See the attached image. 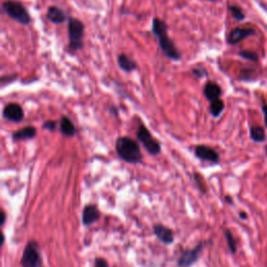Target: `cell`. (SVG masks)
Wrapping results in <instances>:
<instances>
[{"label":"cell","instance_id":"1","mask_svg":"<svg viewBox=\"0 0 267 267\" xmlns=\"http://www.w3.org/2000/svg\"><path fill=\"white\" fill-rule=\"evenodd\" d=\"M151 30L159 41V47L162 53L172 61H179L182 59V54L176 46V44L168 36V25L165 21L159 18H153L151 24Z\"/></svg>","mask_w":267,"mask_h":267},{"label":"cell","instance_id":"2","mask_svg":"<svg viewBox=\"0 0 267 267\" xmlns=\"http://www.w3.org/2000/svg\"><path fill=\"white\" fill-rule=\"evenodd\" d=\"M115 148L118 157L130 164H138L143 159L139 144L130 137L121 136L117 138Z\"/></svg>","mask_w":267,"mask_h":267},{"label":"cell","instance_id":"3","mask_svg":"<svg viewBox=\"0 0 267 267\" xmlns=\"http://www.w3.org/2000/svg\"><path fill=\"white\" fill-rule=\"evenodd\" d=\"M2 10L10 18L22 25H30L31 23V17L28 8L19 1L5 0L2 3Z\"/></svg>","mask_w":267,"mask_h":267},{"label":"cell","instance_id":"4","mask_svg":"<svg viewBox=\"0 0 267 267\" xmlns=\"http://www.w3.org/2000/svg\"><path fill=\"white\" fill-rule=\"evenodd\" d=\"M84 23L76 18L68 19V41L69 47L72 50L79 51L84 47Z\"/></svg>","mask_w":267,"mask_h":267},{"label":"cell","instance_id":"5","mask_svg":"<svg viewBox=\"0 0 267 267\" xmlns=\"http://www.w3.org/2000/svg\"><path fill=\"white\" fill-rule=\"evenodd\" d=\"M137 138L145 150L151 156H158L161 153V143L154 138L143 123L139 124L137 131Z\"/></svg>","mask_w":267,"mask_h":267},{"label":"cell","instance_id":"6","mask_svg":"<svg viewBox=\"0 0 267 267\" xmlns=\"http://www.w3.org/2000/svg\"><path fill=\"white\" fill-rule=\"evenodd\" d=\"M21 267H42L43 260L40 254V247L36 241L30 240L25 246L20 261Z\"/></svg>","mask_w":267,"mask_h":267},{"label":"cell","instance_id":"7","mask_svg":"<svg viewBox=\"0 0 267 267\" xmlns=\"http://www.w3.org/2000/svg\"><path fill=\"white\" fill-rule=\"evenodd\" d=\"M210 241H202L195 247L185 249L178 259V267H191L200 260L203 249Z\"/></svg>","mask_w":267,"mask_h":267},{"label":"cell","instance_id":"8","mask_svg":"<svg viewBox=\"0 0 267 267\" xmlns=\"http://www.w3.org/2000/svg\"><path fill=\"white\" fill-rule=\"evenodd\" d=\"M194 153L196 158L205 162H210L212 164H218L220 161L219 153L208 145H197L194 149Z\"/></svg>","mask_w":267,"mask_h":267},{"label":"cell","instance_id":"9","mask_svg":"<svg viewBox=\"0 0 267 267\" xmlns=\"http://www.w3.org/2000/svg\"><path fill=\"white\" fill-rule=\"evenodd\" d=\"M2 116L4 119L12 122H21L24 118L23 109L18 103L11 102L3 109Z\"/></svg>","mask_w":267,"mask_h":267},{"label":"cell","instance_id":"10","mask_svg":"<svg viewBox=\"0 0 267 267\" xmlns=\"http://www.w3.org/2000/svg\"><path fill=\"white\" fill-rule=\"evenodd\" d=\"M153 234L163 244L170 245L175 242V233L170 228L163 226L161 223H156L152 228Z\"/></svg>","mask_w":267,"mask_h":267},{"label":"cell","instance_id":"11","mask_svg":"<svg viewBox=\"0 0 267 267\" xmlns=\"http://www.w3.org/2000/svg\"><path fill=\"white\" fill-rule=\"evenodd\" d=\"M256 30L252 28H236L232 30L227 38V41L230 45H236L242 40L254 36Z\"/></svg>","mask_w":267,"mask_h":267},{"label":"cell","instance_id":"12","mask_svg":"<svg viewBox=\"0 0 267 267\" xmlns=\"http://www.w3.org/2000/svg\"><path fill=\"white\" fill-rule=\"evenodd\" d=\"M100 212L97 208L96 205L94 204H89L84 208L83 214H82V221L83 225L85 227H89L93 223H95L96 221L99 220L100 218Z\"/></svg>","mask_w":267,"mask_h":267},{"label":"cell","instance_id":"13","mask_svg":"<svg viewBox=\"0 0 267 267\" xmlns=\"http://www.w3.org/2000/svg\"><path fill=\"white\" fill-rule=\"evenodd\" d=\"M37 136V128L34 126L29 125L20 128L12 134V138L14 141H24V140H31Z\"/></svg>","mask_w":267,"mask_h":267},{"label":"cell","instance_id":"14","mask_svg":"<svg viewBox=\"0 0 267 267\" xmlns=\"http://www.w3.org/2000/svg\"><path fill=\"white\" fill-rule=\"evenodd\" d=\"M46 17L47 19L54 24H62L67 20L66 13L62 10V8H59V6L56 5H51L48 7Z\"/></svg>","mask_w":267,"mask_h":267},{"label":"cell","instance_id":"15","mask_svg":"<svg viewBox=\"0 0 267 267\" xmlns=\"http://www.w3.org/2000/svg\"><path fill=\"white\" fill-rule=\"evenodd\" d=\"M221 93H222V90L218 84H216L215 82L206 83L204 87V95L210 102L215 99L220 98Z\"/></svg>","mask_w":267,"mask_h":267},{"label":"cell","instance_id":"16","mask_svg":"<svg viewBox=\"0 0 267 267\" xmlns=\"http://www.w3.org/2000/svg\"><path fill=\"white\" fill-rule=\"evenodd\" d=\"M59 132L62 133L63 136L68 138L75 136L76 127L74 123L71 121L70 118L67 116H63L61 118V120H59Z\"/></svg>","mask_w":267,"mask_h":267},{"label":"cell","instance_id":"17","mask_svg":"<svg viewBox=\"0 0 267 267\" xmlns=\"http://www.w3.org/2000/svg\"><path fill=\"white\" fill-rule=\"evenodd\" d=\"M117 63L119 68L127 73L132 72L137 69L136 62L133 61V59L125 54H121L117 57Z\"/></svg>","mask_w":267,"mask_h":267},{"label":"cell","instance_id":"18","mask_svg":"<svg viewBox=\"0 0 267 267\" xmlns=\"http://www.w3.org/2000/svg\"><path fill=\"white\" fill-rule=\"evenodd\" d=\"M249 136H251V139L256 143H262L266 139L265 130L260 125L252 126L251 130H249Z\"/></svg>","mask_w":267,"mask_h":267},{"label":"cell","instance_id":"19","mask_svg":"<svg viewBox=\"0 0 267 267\" xmlns=\"http://www.w3.org/2000/svg\"><path fill=\"white\" fill-rule=\"evenodd\" d=\"M223 110H225V102H223L220 98L215 99L210 102L209 111H210V114L213 117H215V118L219 117L223 112Z\"/></svg>","mask_w":267,"mask_h":267},{"label":"cell","instance_id":"20","mask_svg":"<svg viewBox=\"0 0 267 267\" xmlns=\"http://www.w3.org/2000/svg\"><path fill=\"white\" fill-rule=\"evenodd\" d=\"M225 238H226L230 252L233 255H235L237 253V242H236V239H235L233 233H232L231 230H229V229L225 230Z\"/></svg>","mask_w":267,"mask_h":267},{"label":"cell","instance_id":"21","mask_svg":"<svg viewBox=\"0 0 267 267\" xmlns=\"http://www.w3.org/2000/svg\"><path fill=\"white\" fill-rule=\"evenodd\" d=\"M229 11L231 12L232 16L234 17V19H236L237 21L244 20V18H245L244 13L242 10H241V7H239L238 5L229 4Z\"/></svg>","mask_w":267,"mask_h":267},{"label":"cell","instance_id":"22","mask_svg":"<svg viewBox=\"0 0 267 267\" xmlns=\"http://www.w3.org/2000/svg\"><path fill=\"white\" fill-rule=\"evenodd\" d=\"M238 55L239 57H241L244 59H248V61H252V62H258V55L254 53V51L242 50V51H240Z\"/></svg>","mask_w":267,"mask_h":267},{"label":"cell","instance_id":"23","mask_svg":"<svg viewBox=\"0 0 267 267\" xmlns=\"http://www.w3.org/2000/svg\"><path fill=\"white\" fill-rule=\"evenodd\" d=\"M193 178H194V182L196 183V185H197V187H199L200 190L203 193H206L207 192V188H206L204 178L200 174H196V172H195V174L193 175Z\"/></svg>","mask_w":267,"mask_h":267},{"label":"cell","instance_id":"24","mask_svg":"<svg viewBox=\"0 0 267 267\" xmlns=\"http://www.w3.org/2000/svg\"><path fill=\"white\" fill-rule=\"evenodd\" d=\"M191 73L195 79H203V77H206L207 75H208V71H207L204 67L193 68L191 70Z\"/></svg>","mask_w":267,"mask_h":267},{"label":"cell","instance_id":"25","mask_svg":"<svg viewBox=\"0 0 267 267\" xmlns=\"http://www.w3.org/2000/svg\"><path fill=\"white\" fill-rule=\"evenodd\" d=\"M58 126V122L55 121V120H47L44 123L42 124V127L44 128V130L50 131V132H55L57 130Z\"/></svg>","mask_w":267,"mask_h":267},{"label":"cell","instance_id":"26","mask_svg":"<svg viewBox=\"0 0 267 267\" xmlns=\"http://www.w3.org/2000/svg\"><path fill=\"white\" fill-rule=\"evenodd\" d=\"M94 267H109V264L106 259H103L101 257H97L95 259V262H94Z\"/></svg>","mask_w":267,"mask_h":267},{"label":"cell","instance_id":"27","mask_svg":"<svg viewBox=\"0 0 267 267\" xmlns=\"http://www.w3.org/2000/svg\"><path fill=\"white\" fill-rule=\"evenodd\" d=\"M262 112H263V116H264V124L267 127V105L262 106Z\"/></svg>","mask_w":267,"mask_h":267},{"label":"cell","instance_id":"28","mask_svg":"<svg viewBox=\"0 0 267 267\" xmlns=\"http://www.w3.org/2000/svg\"><path fill=\"white\" fill-rule=\"evenodd\" d=\"M5 220H6V214H5V212L2 210V211H1V219H0V221H1V226L4 225Z\"/></svg>","mask_w":267,"mask_h":267},{"label":"cell","instance_id":"29","mask_svg":"<svg viewBox=\"0 0 267 267\" xmlns=\"http://www.w3.org/2000/svg\"><path fill=\"white\" fill-rule=\"evenodd\" d=\"M110 112H111V113L112 114H114V115H118V110L115 108V107H111L110 108Z\"/></svg>","mask_w":267,"mask_h":267},{"label":"cell","instance_id":"30","mask_svg":"<svg viewBox=\"0 0 267 267\" xmlns=\"http://www.w3.org/2000/svg\"><path fill=\"white\" fill-rule=\"evenodd\" d=\"M239 217H240L241 219L245 220V219L247 218V215H246V213H245V212H240V213H239Z\"/></svg>","mask_w":267,"mask_h":267},{"label":"cell","instance_id":"31","mask_svg":"<svg viewBox=\"0 0 267 267\" xmlns=\"http://www.w3.org/2000/svg\"><path fill=\"white\" fill-rule=\"evenodd\" d=\"M226 202L229 204V205H233V200H232V197L230 195H227L226 196Z\"/></svg>","mask_w":267,"mask_h":267},{"label":"cell","instance_id":"32","mask_svg":"<svg viewBox=\"0 0 267 267\" xmlns=\"http://www.w3.org/2000/svg\"><path fill=\"white\" fill-rule=\"evenodd\" d=\"M207 1H215V0H207Z\"/></svg>","mask_w":267,"mask_h":267},{"label":"cell","instance_id":"33","mask_svg":"<svg viewBox=\"0 0 267 267\" xmlns=\"http://www.w3.org/2000/svg\"><path fill=\"white\" fill-rule=\"evenodd\" d=\"M265 151H266V154H267V146H266V148H265Z\"/></svg>","mask_w":267,"mask_h":267}]
</instances>
